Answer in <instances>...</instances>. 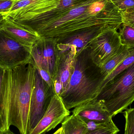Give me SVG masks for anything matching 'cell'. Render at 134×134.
Here are the masks:
<instances>
[{
	"mask_svg": "<svg viewBox=\"0 0 134 134\" xmlns=\"http://www.w3.org/2000/svg\"><path fill=\"white\" fill-rule=\"evenodd\" d=\"M42 1L43 0H16L15 2L14 3L8 14L16 12L23 8Z\"/></svg>",
	"mask_w": 134,
	"mask_h": 134,
	"instance_id": "cell-20",
	"label": "cell"
},
{
	"mask_svg": "<svg viewBox=\"0 0 134 134\" xmlns=\"http://www.w3.org/2000/svg\"><path fill=\"white\" fill-rule=\"evenodd\" d=\"M55 94L53 88L43 80L36 69L31 101L27 134H30L43 117Z\"/></svg>",
	"mask_w": 134,
	"mask_h": 134,
	"instance_id": "cell-8",
	"label": "cell"
},
{
	"mask_svg": "<svg viewBox=\"0 0 134 134\" xmlns=\"http://www.w3.org/2000/svg\"><path fill=\"white\" fill-rule=\"evenodd\" d=\"M120 131V130L115 124L104 129L97 130L87 131L85 134H117Z\"/></svg>",
	"mask_w": 134,
	"mask_h": 134,
	"instance_id": "cell-23",
	"label": "cell"
},
{
	"mask_svg": "<svg viewBox=\"0 0 134 134\" xmlns=\"http://www.w3.org/2000/svg\"><path fill=\"white\" fill-rule=\"evenodd\" d=\"M84 122L87 126V131L101 130L115 124L113 120L109 121H87Z\"/></svg>",
	"mask_w": 134,
	"mask_h": 134,
	"instance_id": "cell-19",
	"label": "cell"
},
{
	"mask_svg": "<svg viewBox=\"0 0 134 134\" xmlns=\"http://www.w3.org/2000/svg\"><path fill=\"white\" fill-rule=\"evenodd\" d=\"M96 98L104 101L112 117L127 109L134 102V63L107 83Z\"/></svg>",
	"mask_w": 134,
	"mask_h": 134,
	"instance_id": "cell-4",
	"label": "cell"
},
{
	"mask_svg": "<svg viewBox=\"0 0 134 134\" xmlns=\"http://www.w3.org/2000/svg\"><path fill=\"white\" fill-rule=\"evenodd\" d=\"M62 125L65 134H85L87 131L85 122L72 114L66 118Z\"/></svg>",
	"mask_w": 134,
	"mask_h": 134,
	"instance_id": "cell-16",
	"label": "cell"
},
{
	"mask_svg": "<svg viewBox=\"0 0 134 134\" xmlns=\"http://www.w3.org/2000/svg\"><path fill=\"white\" fill-rule=\"evenodd\" d=\"M2 30L9 37L27 48L32 46L40 38L38 35L16 23L9 16H4Z\"/></svg>",
	"mask_w": 134,
	"mask_h": 134,
	"instance_id": "cell-14",
	"label": "cell"
},
{
	"mask_svg": "<svg viewBox=\"0 0 134 134\" xmlns=\"http://www.w3.org/2000/svg\"><path fill=\"white\" fill-rule=\"evenodd\" d=\"M58 55L56 69L52 83L55 94L60 97L68 86L74 71L75 59L77 53L71 51Z\"/></svg>",
	"mask_w": 134,
	"mask_h": 134,
	"instance_id": "cell-11",
	"label": "cell"
},
{
	"mask_svg": "<svg viewBox=\"0 0 134 134\" xmlns=\"http://www.w3.org/2000/svg\"><path fill=\"white\" fill-rule=\"evenodd\" d=\"M134 7L133 8H132L130 9H128L127 11H126V12H134ZM126 12V11H125Z\"/></svg>",
	"mask_w": 134,
	"mask_h": 134,
	"instance_id": "cell-30",
	"label": "cell"
},
{
	"mask_svg": "<svg viewBox=\"0 0 134 134\" xmlns=\"http://www.w3.org/2000/svg\"><path fill=\"white\" fill-rule=\"evenodd\" d=\"M123 114L126 120L124 134H134V108L127 109Z\"/></svg>",
	"mask_w": 134,
	"mask_h": 134,
	"instance_id": "cell-18",
	"label": "cell"
},
{
	"mask_svg": "<svg viewBox=\"0 0 134 134\" xmlns=\"http://www.w3.org/2000/svg\"><path fill=\"white\" fill-rule=\"evenodd\" d=\"M121 12L134 7V0H111Z\"/></svg>",
	"mask_w": 134,
	"mask_h": 134,
	"instance_id": "cell-21",
	"label": "cell"
},
{
	"mask_svg": "<svg viewBox=\"0 0 134 134\" xmlns=\"http://www.w3.org/2000/svg\"><path fill=\"white\" fill-rule=\"evenodd\" d=\"M108 26L111 27L105 26L81 31L56 42L58 54L71 51L76 52L78 54L80 51L88 46L91 40L102 29Z\"/></svg>",
	"mask_w": 134,
	"mask_h": 134,
	"instance_id": "cell-12",
	"label": "cell"
},
{
	"mask_svg": "<svg viewBox=\"0 0 134 134\" xmlns=\"http://www.w3.org/2000/svg\"><path fill=\"white\" fill-rule=\"evenodd\" d=\"M4 16L0 14V29H1L4 23Z\"/></svg>",
	"mask_w": 134,
	"mask_h": 134,
	"instance_id": "cell-28",
	"label": "cell"
},
{
	"mask_svg": "<svg viewBox=\"0 0 134 134\" xmlns=\"http://www.w3.org/2000/svg\"><path fill=\"white\" fill-rule=\"evenodd\" d=\"M16 0H0V14L5 16L8 14Z\"/></svg>",
	"mask_w": 134,
	"mask_h": 134,
	"instance_id": "cell-22",
	"label": "cell"
},
{
	"mask_svg": "<svg viewBox=\"0 0 134 134\" xmlns=\"http://www.w3.org/2000/svg\"><path fill=\"white\" fill-rule=\"evenodd\" d=\"M132 49L125 46H122L116 54L100 67V72L103 77V80L129 55Z\"/></svg>",
	"mask_w": 134,
	"mask_h": 134,
	"instance_id": "cell-15",
	"label": "cell"
},
{
	"mask_svg": "<svg viewBox=\"0 0 134 134\" xmlns=\"http://www.w3.org/2000/svg\"><path fill=\"white\" fill-rule=\"evenodd\" d=\"M5 130L4 124L3 122V120L0 115V131L4 130Z\"/></svg>",
	"mask_w": 134,
	"mask_h": 134,
	"instance_id": "cell-26",
	"label": "cell"
},
{
	"mask_svg": "<svg viewBox=\"0 0 134 134\" xmlns=\"http://www.w3.org/2000/svg\"><path fill=\"white\" fill-rule=\"evenodd\" d=\"M62 98L55 94L44 116L30 134H44L63 122L70 115Z\"/></svg>",
	"mask_w": 134,
	"mask_h": 134,
	"instance_id": "cell-10",
	"label": "cell"
},
{
	"mask_svg": "<svg viewBox=\"0 0 134 134\" xmlns=\"http://www.w3.org/2000/svg\"><path fill=\"white\" fill-rule=\"evenodd\" d=\"M65 134L63 130L62 127L58 129L54 134Z\"/></svg>",
	"mask_w": 134,
	"mask_h": 134,
	"instance_id": "cell-29",
	"label": "cell"
},
{
	"mask_svg": "<svg viewBox=\"0 0 134 134\" xmlns=\"http://www.w3.org/2000/svg\"><path fill=\"white\" fill-rule=\"evenodd\" d=\"M96 1L88 0L59 17L36 24L29 30L37 33L40 37L57 42L86 30L105 26L111 27L107 13L94 16L87 11L89 5Z\"/></svg>",
	"mask_w": 134,
	"mask_h": 134,
	"instance_id": "cell-2",
	"label": "cell"
},
{
	"mask_svg": "<svg viewBox=\"0 0 134 134\" xmlns=\"http://www.w3.org/2000/svg\"><path fill=\"white\" fill-rule=\"evenodd\" d=\"M122 46L118 30L108 26L91 40L88 48L91 59L100 68L116 54Z\"/></svg>",
	"mask_w": 134,
	"mask_h": 134,
	"instance_id": "cell-7",
	"label": "cell"
},
{
	"mask_svg": "<svg viewBox=\"0 0 134 134\" xmlns=\"http://www.w3.org/2000/svg\"><path fill=\"white\" fill-rule=\"evenodd\" d=\"M122 23L134 28V11L122 12Z\"/></svg>",
	"mask_w": 134,
	"mask_h": 134,
	"instance_id": "cell-24",
	"label": "cell"
},
{
	"mask_svg": "<svg viewBox=\"0 0 134 134\" xmlns=\"http://www.w3.org/2000/svg\"><path fill=\"white\" fill-rule=\"evenodd\" d=\"M72 115L84 122L87 121H109L111 116L105 106L102 100L97 98L85 102L74 108Z\"/></svg>",
	"mask_w": 134,
	"mask_h": 134,
	"instance_id": "cell-13",
	"label": "cell"
},
{
	"mask_svg": "<svg viewBox=\"0 0 134 134\" xmlns=\"http://www.w3.org/2000/svg\"><path fill=\"white\" fill-rule=\"evenodd\" d=\"M36 68L32 58L23 65L5 70L1 92V116L5 130L14 126L27 134Z\"/></svg>",
	"mask_w": 134,
	"mask_h": 134,
	"instance_id": "cell-1",
	"label": "cell"
},
{
	"mask_svg": "<svg viewBox=\"0 0 134 134\" xmlns=\"http://www.w3.org/2000/svg\"><path fill=\"white\" fill-rule=\"evenodd\" d=\"M0 134H15L10 131V129L5 130H4L0 131Z\"/></svg>",
	"mask_w": 134,
	"mask_h": 134,
	"instance_id": "cell-27",
	"label": "cell"
},
{
	"mask_svg": "<svg viewBox=\"0 0 134 134\" xmlns=\"http://www.w3.org/2000/svg\"><path fill=\"white\" fill-rule=\"evenodd\" d=\"M88 0H43L28 6L16 23L29 30L42 22L59 17Z\"/></svg>",
	"mask_w": 134,
	"mask_h": 134,
	"instance_id": "cell-5",
	"label": "cell"
},
{
	"mask_svg": "<svg viewBox=\"0 0 134 134\" xmlns=\"http://www.w3.org/2000/svg\"><path fill=\"white\" fill-rule=\"evenodd\" d=\"M5 69L0 68V115H1V92L2 85V80L4 73ZM2 117V116H1Z\"/></svg>",
	"mask_w": 134,
	"mask_h": 134,
	"instance_id": "cell-25",
	"label": "cell"
},
{
	"mask_svg": "<svg viewBox=\"0 0 134 134\" xmlns=\"http://www.w3.org/2000/svg\"><path fill=\"white\" fill-rule=\"evenodd\" d=\"M31 49L9 37L0 29V68L11 69L28 63Z\"/></svg>",
	"mask_w": 134,
	"mask_h": 134,
	"instance_id": "cell-9",
	"label": "cell"
},
{
	"mask_svg": "<svg viewBox=\"0 0 134 134\" xmlns=\"http://www.w3.org/2000/svg\"><path fill=\"white\" fill-rule=\"evenodd\" d=\"M31 58L36 69L44 80L53 87L58 59L57 43L52 39L40 37L32 46Z\"/></svg>",
	"mask_w": 134,
	"mask_h": 134,
	"instance_id": "cell-6",
	"label": "cell"
},
{
	"mask_svg": "<svg viewBox=\"0 0 134 134\" xmlns=\"http://www.w3.org/2000/svg\"><path fill=\"white\" fill-rule=\"evenodd\" d=\"M119 33L122 44L134 49V28L122 23Z\"/></svg>",
	"mask_w": 134,
	"mask_h": 134,
	"instance_id": "cell-17",
	"label": "cell"
},
{
	"mask_svg": "<svg viewBox=\"0 0 134 134\" xmlns=\"http://www.w3.org/2000/svg\"><path fill=\"white\" fill-rule=\"evenodd\" d=\"M103 79L100 68L91 58L88 46L76 55L68 86L60 96L67 109L97 98Z\"/></svg>",
	"mask_w": 134,
	"mask_h": 134,
	"instance_id": "cell-3",
	"label": "cell"
}]
</instances>
